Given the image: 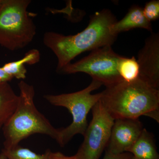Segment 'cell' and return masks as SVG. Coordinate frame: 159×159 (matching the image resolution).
<instances>
[{
    "label": "cell",
    "mask_w": 159,
    "mask_h": 159,
    "mask_svg": "<svg viewBox=\"0 0 159 159\" xmlns=\"http://www.w3.org/2000/svg\"><path fill=\"white\" fill-rule=\"evenodd\" d=\"M141 28L152 32V26L143 14L142 8L135 5L132 6L127 14L122 20L116 22L113 26V31L118 35L120 32Z\"/></svg>",
    "instance_id": "obj_10"
},
{
    "label": "cell",
    "mask_w": 159,
    "mask_h": 159,
    "mask_svg": "<svg viewBox=\"0 0 159 159\" xmlns=\"http://www.w3.org/2000/svg\"><path fill=\"white\" fill-rule=\"evenodd\" d=\"M13 78V77L6 73L2 67H0V83L9 82Z\"/></svg>",
    "instance_id": "obj_18"
},
{
    "label": "cell",
    "mask_w": 159,
    "mask_h": 159,
    "mask_svg": "<svg viewBox=\"0 0 159 159\" xmlns=\"http://www.w3.org/2000/svg\"><path fill=\"white\" fill-rule=\"evenodd\" d=\"M125 156V153L121 154L115 155L106 151L103 159H123Z\"/></svg>",
    "instance_id": "obj_19"
},
{
    "label": "cell",
    "mask_w": 159,
    "mask_h": 159,
    "mask_svg": "<svg viewBox=\"0 0 159 159\" xmlns=\"http://www.w3.org/2000/svg\"><path fill=\"white\" fill-rule=\"evenodd\" d=\"M120 55L105 46L93 50L88 56L74 63L69 64L59 72L64 74L84 73L107 87L122 81L118 71Z\"/></svg>",
    "instance_id": "obj_6"
},
{
    "label": "cell",
    "mask_w": 159,
    "mask_h": 159,
    "mask_svg": "<svg viewBox=\"0 0 159 159\" xmlns=\"http://www.w3.org/2000/svg\"><path fill=\"white\" fill-rule=\"evenodd\" d=\"M2 152L7 159H49L51 152L48 150L44 153L39 154L20 145L9 149L3 148Z\"/></svg>",
    "instance_id": "obj_15"
},
{
    "label": "cell",
    "mask_w": 159,
    "mask_h": 159,
    "mask_svg": "<svg viewBox=\"0 0 159 159\" xmlns=\"http://www.w3.org/2000/svg\"><path fill=\"white\" fill-rule=\"evenodd\" d=\"M93 118L76 156L78 159H99L108 144L115 119L100 101L92 108Z\"/></svg>",
    "instance_id": "obj_7"
},
{
    "label": "cell",
    "mask_w": 159,
    "mask_h": 159,
    "mask_svg": "<svg viewBox=\"0 0 159 159\" xmlns=\"http://www.w3.org/2000/svg\"><path fill=\"white\" fill-rule=\"evenodd\" d=\"M19 99L9 82L0 83V129L14 112Z\"/></svg>",
    "instance_id": "obj_12"
},
{
    "label": "cell",
    "mask_w": 159,
    "mask_h": 159,
    "mask_svg": "<svg viewBox=\"0 0 159 159\" xmlns=\"http://www.w3.org/2000/svg\"><path fill=\"white\" fill-rule=\"evenodd\" d=\"M0 159H7L6 155L4 154L2 152L0 153Z\"/></svg>",
    "instance_id": "obj_21"
},
{
    "label": "cell",
    "mask_w": 159,
    "mask_h": 159,
    "mask_svg": "<svg viewBox=\"0 0 159 159\" xmlns=\"http://www.w3.org/2000/svg\"><path fill=\"white\" fill-rule=\"evenodd\" d=\"M117 21L110 10L104 9L91 16L87 27L77 34L65 35L53 31L46 32L43 42L57 57V72L83 52L111 46L118 35L112 30Z\"/></svg>",
    "instance_id": "obj_1"
},
{
    "label": "cell",
    "mask_w": 159,
    "mask_h": 159,
    "mask_svg": "<svg viewBox=\"0 0 159 159\" xmlns=\"http://www.w3.org/2000/svg\"><path fill=\"white\" fill-rule=\"evenodd\" d=\"M143 129L139 119H115L106 151L115 155L124 153L134 145Z\"/></svg>",
    "instance_id": "obj_8"
},
{
    "label": "cell",
    "mask_w": 159,
    "mask_h": 159,
    "mask_svg": "<svg viewBox=\"0 0 159 159\" xmlns=\"http://www.w3.org/2000/svg\"><path fill=\"white\" fill-rule=\"evenodd\" d=\"M99 101L114 119L151 117L159 122V90L138 78L107 87Z\"/></svg>",
    "instance_id": "obj_2"
},
{
    "label": "cell",
    "mask_w": 159,
    "mask_h": 159,
    "mask_svg": "<svg viewBox=\"0 0 159 159\" xmlns=\"http://www.w3.org/2000/svg\"><path fill=\"white\" fill-rule=\"evenodd\" d=\"M30 0H2L0 45L9 51L24 48L33 40L36 26L27 9Z\"/></svg>",
    "instance_id": "obj_4"
},
{
    "label": "cell",
    "mask_w": 159,
    "mask_h": 159,
    "mask_svg": "<svg viewBox=\"0 0 159 159\" xmlns=\"http://www.w3.org/2000/svg\"><path fill=\"white\" fill-rule=\"evenodd\" d=\"M143 14L150 22L156 20L159 18V1L152 0L145 4L142 9Z\"/></svg>",
    "instance_id": "obj_16"
},
{
    "label": "cell",
    "mask_w": 159,
    "mask_h": 159,
    "mask_svg": "<svg viewBox=\"0 0 159 159\" xmlns=\"http://www.w3.org/2000/svg\"><path fill=\"white\" fill-rule=\"evenodd\" d=\"M118 71L123 81L131 82L139 78V66L134 57L128 58L121 56L118 62Z\"/></svg>",
    "instance_id": "obj_14"
},
{
    "label": "cell",
    "mask_w": 159,
    "mask_h": 159,
    "mask_svg": "<svg viewBox=\"0 0 159 159\" xmlns=\"http://www.w3.org/2000/svg\"><path fill=\"white\" fill-rule=\"evenodd\" d=\"M126 152L131 154L135 159H159L153 135L145 128Z\"/></svg>",
    "instance_id": "obj_11"
},
{
    "label": "cell",
    "mask_w": 159,
    "mask_h": 159,
    "mask_svg": "<svg viewBox=\"0 0 159 159\" xmlns=\"http://www.w3.org/2000/svg\"><path fill=\"white\" fill-rule=\"evenodd\" d=\"M102 85L101 83L93 80L87 87L78 92L43 96L49 103L55 106L65 107L72 115V123L67 127L60 129L57 143L61 146H64L76 135H84L88 125L87 116L89 112L101 97V93L94 95L91 93Z\"/></svg>",
    "instance_id": "obj_5"
},
{
    "label": "cell",
    "mask_w": 159,
    "mask_h": 159,
    "mask_svg": "<svg viewBox=\"0 0 159 159\" xmlns=\"http://www.w3.org/2000/svg\"><path fill=\"white\" fill-rule=\"evenodd\" d=\"M139 78L159 89V34L152 33L145 40L144 47L138 54Z\"/></svg>",
    "instance_id": "obj_9"
},
{
    "label": "cell",
    "mask_w": 159,
    "mask_h": 159,
    "mask_svg": "<svg viewBox=\"0 0 159 159\" xmlns=\"http://www.w3.org/2000/svg\"><path fill=\"white\" fill-rule=\"evenodd\" d=\"M49 159H78L76 155L73 156H66L61 152H51L50 155Z\"/></svg>",
    "instance_id": "obj_17"
},
{
    "label": "cell",
    "mask_w": 159,
    "mask_h": 159,
    "mask_svg": "<svg viewBox=\"0 0 159 159\" xmlns=\"http://www.w3.org/2000/svg\"><path fill=\"white\" fill-rule=\"evenodd\" d=\"M40 59V53L37 49H31L21 59L7 63L2 67L6 73L13 78L23 80L25 79L27 70L25 64L33 65Z\"/></svg>",
    "instance_id": "obj_13"
},
{
    "label": "cell",
    "mask_w": 159,
    "mask_h": 159,
    "mask_svg": "<svg viewBox=\"0 0 159 159\" xmlns=\"http://www.w3.org/2000/svg\"><path fill=\"white\" fill-rule=\"evenodd\" d=\"M19 102L14 112L2 127L5 149L19 145L24 139L34 134H42L59 139L60 129L54 128L34 104V87L21 80L18 84Z\"/></svg>",
    "instance_id": "obj_3"
},
{
    "label": "cell",
    "mask_w": 159,
    "mask_h": 159,
    "mask_svg": "<svg viewBox=\"0 0 159 159\" xmlns=\"http://www.w3.org/2000/svg\"><path fill=\"white\" fill-rule=\"evenodd\" d=\"M1 1H2V0H0V6H1Z\"/></svg>",
    "instance_id": "obj_22"
},
{
    "label": "cell",
    "mask_w": 159,
    "mask_h": 159,
    "mask_svg": "<svg viewBox=\"0 0 159 159\" xmlns=\"http://www.w3.org/2000/svg\"><path fill=\"white\" fill-rule=\"evenodd\" d=\"M123 159H135L132 155L131 154L125 153V157Z\"/></svg>",
    "instance_id": "obj_20"
}]
</instances>
